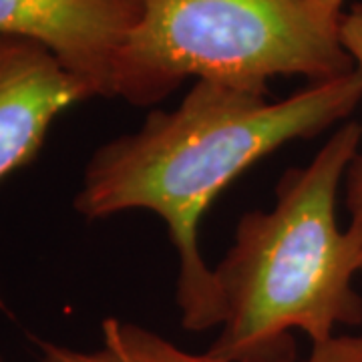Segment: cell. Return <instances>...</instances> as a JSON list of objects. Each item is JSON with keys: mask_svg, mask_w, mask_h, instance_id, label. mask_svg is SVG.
Returning a JSON list of instances; mask_svg holds the SVG:
<instances>
[{"mask_svg": "<svg viewBox=\"0 0 362 362\" xmlns=\"http://www.w3.org/2000/svg\"><path fill=\"white\" fill-rule=\"evenodd\" d=\"M362 77L316 81L282 101L264 90L195 81L171 111H153L139 129L95 149L83 169L75 209L105 220L145 209L165 221L177 254L175 302L192 332L220 328L214 268L199 247V226L221 192L286 143L334 127L361 105Z\"/></svg>", "mask_w": 362, "mask_h": 362, "instance_id": "obj_1", "label": "cell"}, {"mask_svg": "<svg viewBox=\"0 0 362 362\" xmlns=\"http://www.w3.org/2000/svg\"><path fill=\"white\" fill-rule=\"evenodd\" d=\"M141 16V0H0V37L52 52L93 97L111 99L117 57Z\"/></svg>", "mask_w": 362, "mask_h": 362, "instance_id": "obj_4", "label": "cell"}, {"mask_svg": "<svg viewBox=\"0 0 362 362\" xmlns=\"http://www.w3.org/2000/svg\"><path fill=\"white\" fill-rule=\"evenodd\" d=\"M35 346L40 362H235L211 350L181 349L149 328L115 316L101 322V344L97 349L78 350L45 338H35Z\"/></svg>", "mask_w": 362, "mask_h": 362, "instance_id": "obj_6", "label": "cell"}, {"mask_svg": "<svg viewBox=\"0 0 362 362\" xmlns=\"http://www.w3.org/2000/svg\"><path fill=\"white\" fill-rule=\"evenodd\" d=\"M0 362H4V361H2V356H0Z\"/></svg>", "mask_w": 362, "mask_h": 362, "instance_id": "obj_11", "label": "cell"}, {"mask_svg": "<svg viewBox=\"0 0 362 362\" xmlns=\"http://www.w3.org/2000/svg\"><path fill=\"white\" fill-rule=\"evenodd\" d=\"M304 362H362V328L356 332H340L312 346Z\"/></svg>", "mask_w": 362, "mask_h": 362, "instance_id": "obj_7", "label": "cell"}, {"mask_svg": "<svg viewBox=\"0 0 362 362\" xmlns=\"http://www.w3.org/2000/svg\"><path fill=\"white\" fill-rule=\"evenodd\" d=\"M340 40L362 77V2L354 4L340 18Z\"/></svg>", "mask_w": 362, "mask_h": 362, "instance_id": "obj_9", "label": "cell"}, {"mask_svg": "<svg viewBox=\"0 0 362 362\" xmlns=\"http://www.w3.org/2000/svg\"><path fill=\"white\" fill-rule=\"evenodd\" d=\"M312 4L318 8V11H322L326 16H330V18H334V21H340L342 18V6H344V0H310Z\"/></svg>", "mask_w": 362, "mask_h": 362, "instance_id": "obj_10", "label": "cell"}, {"mask_svg": "<svg viewBox=\"0 0 362 362\" xmlns=\"http://www.w3.org/2000/svg\"><path fill=\"white\" fill-rule=\"evenodd\" d=\"M352 71L340 21L310 0H141L111 99L153 105L189 77L268 93L272 77L316 83Z\"/></svg>", "mask_w": 362, "mask_h": 362, "instance_id": "obj_3", "label": "cell"}, {"mask_svg": "<svg viewBox=\"0 0 362 362\" xmlns=\"http://www.w3.org/2000/svg\"><path fill=\"white\" fill-rule=\"evenodd\" d=\"M90 89L33 40L0 37V181L33 163L54 119Z\"/></svg>", "mask_w": 362, "mask_h": 362, "instance_id": "obj_5", "label": "cell"}, {"mask_svg": "<svg viewBox=\"0 0 362 362\" xmlns=\"http://www.w3.org/2000/svg\"><path fill=\"white\" fill-rule=\"evenodd\" d=\"M361 123L340 125L308 165L280 177L270 209H252L235 226L232 247L214 268L220 334L211 352L235 362H294L290 332L312 346L340 326H362V244L340 230L337 202L358 153Z\"/></svg>", "mask_w": 362, "mask_h": 362, "instance_id": "obj_2", "label": "cell"}, {"mask_svg": "<svg viewBox=\"0 0 362 362\" xmlns=\"http://www.w3.org/2000/svg\"><path fill=\"white\" fill-rule=\"evenodd\" d=\"M346 206L350 211L349 228L358 235L362 244V139L358 153L354 156L346 173Z\"/></svg>", "mask_w": 362, "mask_h": 362, "instance_id": "obj_8", "label": "cell"}]
</instances>
